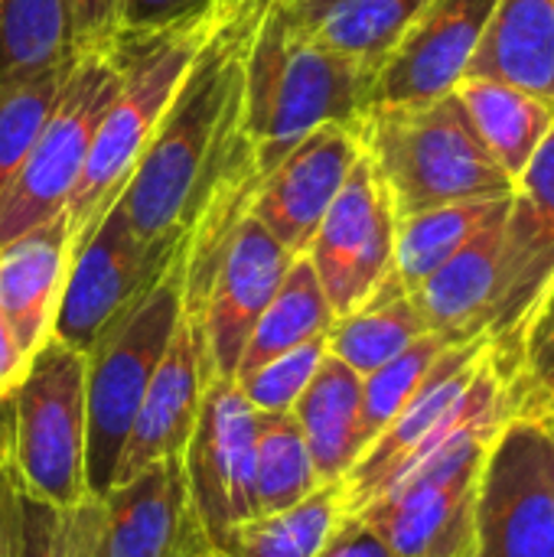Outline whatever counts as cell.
<instances>
[{
  "instance_id": "cell-9",
  "label": "cell",
  "mask_w": 554,
  "mask_h": 557,
  "mask_svg": "<svg viewBox=\"0 0 554 557\" xmlns=\"http://www.w3.org/2000/svg\"><path fill=\"white\" fill-rule=\"evenodd\" d=\"M473 557H554V431L513 414L487 450Z\"/></svg>"
},
{
  "instance_id": "cell-39",
  "label": "cell",
  "mask_w": 554,
  "mask_h": 557,
  "mask_svg": "<svg viewBox=\"0 0 554 557\" xmlns=\"http://www.w3.org/2000/svg\"><path fill=\"white\" fill-rule=\"evenodd\" d=\"M26 362H29V359H26L23 349L16 346V336H13L10 323L3 320V313H0V395L23 375Z\"/></svg>"
},
{
  "instance_id": "cell-15",
  "label": "cell",
  "mask_w": 554,
  "mask_h": 557,
  "mask_svg": "<svg viewBox=\"0 0 554 557\" xmlns=\"http://www.w3.org/2000/svg\"><path fill=\"white\" fill-rule=\"evenodd\" d=\"M359 157V131L323 124L258 180L248 212L287 251L304 255Z\"/></svg>"
},
{
  "instance_id": "cell-19",
  "label": "cell",
  "mask_w": 554,
  "mask_h": 557,
  "mask_svg": "<svg viewBox=\"0 0 554 557\" xmlns=\"http://www.w3.org/2000/svg\"><path fill=\"white\" fill-rule=\"evenodd\" d=\"M202 392H206V379L199 369V349H196L189 323L180 317L173 339L140 398V408L121 447L111 486L127 483L134 473H140L144 467L157 460L183 457L193 437L196 418H199Z\"/></svg>"
},
{
  "instance_id": "cell-8",
  "label": "cell",
  "mask_w": 554,
  "mask_h": 557,
  "mask_svg": "<svg viewBox=\"0 0 554 557\" xmlns=\"http://www.w3.org/2000/svg\"><path fill=\"white\" fill-rule=\"evenodd\" d=\"M294 258V251L245 212L209 268L196 274L183 271V320L193 330L206 382L235 379L245 343Z\"/></svg>"
},
{
  "instance_id": "cell-7",
  "label": "cell",
  "mask_w": 554,
  "mask_h": 557,
  "mask_svg": "<svg viewBox=\"0 0 554 557\" xmlns=\"http://www.w3.org/2000/svg\"><path fill=\"white\" fill-rule=\"evenodd\" d=\"M121 82V49L78 55L59 101L33 140L16 176L0 193V248L29 228L65 215L82 180L95 127Z\"/></svg>"
},
{
  "instance_id": "cell-3",
  "label": "cell",
  "mask_w": 554,
  "mask_h": 557,
  "mask_svg": "<svg viewBox=\"0 0 554 557\" xmlns=\"http://www.w3.org/2000/svg\"><path fill=\"white\" fill-rule=\"evenodd\" d=\"M359 144L398 222L447 202L513 193L509 173L473 131L457 91L431 101L369 104Z\"/></svg>"
},
{
  "instance_id": "cell-2",
  "label": "cell",
  "mask_w": 554,
  "mask_h": 557,
  "mask_svg": "<svg viewBox=\"0 0 554 557\" xmlns=\"http://www.w3.org/2000/svg\"><path fill=\"white\" fill-rule=\"evenodd\" d=\"M372 65L307 39L264 0L245 46L238 117V137L255 176L261 180L323 124L359 131L372 104Z\"/></svg>"
},
{
  "instance_id": "cell-22",
  "label": "cell",
  "mask_w": 554,
  "mask_h": 557,
  "mask_svg": "<svg viewBox=\"0 0 554 557\" xmlns=\"http://www.w3.org/2000/svg\"><path fill=\"white\" fill-rule=\"evenodd\" d=\"M464 75L554 101V0H500Z\"/></svg>"
},
{
  "instance_id": "cell-41",
  "label": "cell",
  "mask_w": 554,
  "mask_h": 557,
  "mask_svg": "<svg viewBox=\"0 0 554 557\" xmlns=\"http://www.w3.org/2000/svg\"><path fill=\"white\" fill-rule=\"evenodd\" d=\"M222 3H235V7H261L264 0H222Z\"/></svg>"
},
{
  "instance_id": "cell-17",
  "label": "cell",
  "mask_w": 554,
  "mask_h": 557,
  "mask_svg": "<svg viewBox=\"0 0 554 557\" xmlns=\"http://www.w3.org/2000/svg\"><path fill=\"white\" fill-rule=\"evenodd\" d=\"M490 352H493V343L487 333L454 343L441 352V359L431 366V372L424 375L411 401L385 424L382 434L369 441L362 457L340 480L346 516L359 512L369 499H376L395 480V473L408 463V457L451 418L457 401L467 395V388L487 366Z\"/></svg>"
},
{
  "instance_id": "cell-14",
  "label": "cell",
  "mask_w": 554,
  "mask_h": 557,
  "mask_svg": "<svg viewBox=\"0 0 554 557\" xmlns=\"http://www.w3.org/2000/svg\"><path fill=\"white\" fill-rule=\"evenodd\" d=\"M554 277V127L535 150L529 166L519 173L509 193L500 245V287L490 317L493 362L513 352L516 333Z\"/></svg>"
},
{
  "instance_id": "cell-20",
  "label": "cell",
  "mask_w": 554,
  "mask_h": 557,
  "mask_svg": "<svg viewBox=\"0 0 554 557\" xmlns=\"http://www.w3.org/2000/svg\"><path fill=\"white\" fill-rule=\"evenodd\" d=\"M72 261L69 219L56 215L0 248V313L29 359L56 326Z\"/></svg>"
},
{
  "instance_id": "cell-10",
  "label": "cell",
  "mask_w": 554,
  "mask_h": 557,
  "mask_svg": "<svg viewBox=\"0 0 554 557\" xmlns=\"http://www.w3.org/2000/svg\"><path fill=\"white\" fill-rule=\"evenodd\" d=\"M180 248L183 242H144L131 228L121 206L111 202V209L91 225V232L78 245H72L52 336L85 356L98 343V336L160 281Z\"/></svg>"
},
{
  "instance_id": "cell-34",
  "label": "cell",
  "mask_w": 554,
  "mask_h": 557,
  "mask_svg": "<svg viewBox=\"0 0 554 557\" xmlns=\"http://www.w3.org/2000/svg\"><path fill=\"white\" fill-rule=\"evenodd\" d=\"M516 414H526L554 375V277L526 313L513 352L500 369Z\"/></svg>"
},
{
  "instance_id": "cell-27",
  "label": "cell",
  "mask_w": 554,
  "mask_h": 557,
  "mask_svg": "<svg viewBox=\"0 0 554 557\" xmlns=\"http://www.w3.org/2000/svg\"><path fill=\"white\" fill-rule=\"evenodd\" d=\"M69 0H0V88L72 65Z\"/></svg>"
},
{
  "instance_id": "cell-21",
  "label": "cell",
  "mask_w": 554,
  "mask_h": 557,
  "mask_svg": "<svg viewBox=\"0 0 554 557\" xmlns=\"http://www.w3.org/2000/svg\"><path fill=\"white\" fill-rule=\"evenodd\" d=\"M503 219L506 209L496 212L487 225H480L467 245H460L438 271H431L411 290V300L418 304L431 333H441L451 343H464L490 330L500 287Z\"/></svg>"
},
{
  "instance_id": "cell-29",
  "label": "cell",
  "mask_w": 554,
  "mask_h": 557,
  "mask_svg": "<svg viewBox=\"0 0 554 557\" xmlns=\"http://www.w3.org/2000/svg\"><path fill=\"white\" fill-rule=\"evenodd\" d=\"M509 206V196L493 199H464L447 202L438 209H424L418 215H408L395 228V274L408 287V294L438 271L460 245L473 238L480 225H487L496 212Z\"/></svg>"
},
{
  "instance_id": "cell-25",
  "label": "cell",
  "mask_w": 554,
  "mask_h": 557,
  "mask_svg": "<svg viewBox=\"0 0 554 557\" xmlns=\"http://www.w3.org/2000/svg\"><path fill=\"white\" fill-rule=\"evenodd\" d=\"M424 333L431 330L418 304L411 300L408 287L398 281L392 268L366 304L333 320L327 333V352L346 362L353 372L369 375L389 359H395L402 349H408L415 339H421Z\"/></svg>"
},
{
  "instance_id": "cell-26",
  "label": "cell",
  "mask_w": 554,
  "mask_h": 557,
  "mask_svg": "<svg viewBox=\"0 0 554 557\" xmlns=\"http://www.w3.org/2000/svg\"><path fill=\"white\" fill-rule=\"evenodd\" d=\"M333 320H336V313L317 281L313 264L307 261V255H297L294 264L287 268L278 294L258 317V323L245 343V352L238 359L235 379L264 366L268 359H274L287 349H297L310 339L327 336Z\"/></svg>"
},
{
  "instance_id": "cell-1",
  "label": "cell",
  "mask_w": 554,
  "mask_h": 557,
  "mask_svg": "<svg viewBox=\"0 0 554 557\" xmlns=\"http://www.w3.org/2000/svg\"><path fill=\"white\" fill-rule=\"evenodd\" d=\"M264 7V3H261ZM261 7L222 3L219 23L114 199L150 245H176L212 196L251 166L238 137L245 46Z\"/></svg>"
},
{
  "instance_id": "cell-28",
  "label": "cell",
  "mask_w": 554,
  "mask_h": 557,
  "mask_svg": "<svg viewBox=\"0 0 554 557\" xmlns=\"http://www.w3.org/2000/svg\"><path fill=\"white\" fill-rule=\"evenodd\" d=\"M346 516L343 486L323 483L291 509L251 516L235 525L219 552L229 557H317Z\"/></svg>"
},
{
  "instance_id": "cell-43",
  "label": "cell",
  "mask_w": 554,
  "mask_h": 557,
  "mask_svg": "<svg viewBox=\"0 0 554 557\" xmlns=\"http://www.w3.org/2000/svg\"><path fill=\"white\" fill-rule=\"evenodd\" d=\"M532 418H535V414H532ZM542 418H545V421H549V428H552V431H554V408H552V411H545V414H542Z\"/></svg>"
},
{
  "instance_id": "cell-30",
  "label": "cell",
  "mask_w": 554,
  "mask_h": 557,
  "mask_svg": "<svg viewBox=\"0 0 554 557\" xmlns=\"http://www.w3.org/2000/svg\"><path fill=\"white\" fill-rule=\"evenodd\" d=\"M0 522L7 557H91V496L52 509L26 496L0 467Z\"/></svg>"
},
{
  "instance_id": "cell-36",
  "label": "cell",
  "mask_w": 554,
  "mask_h": 557,
  "mask_svg": "<svg viewBox=\"0 0 554 557\" xmlns=\"http://www.w3.org/2000/svg\"><path fill=\"white\" fill-rule=\"evenodd\" d=\"M75 55L111 52L124 29V0H69Z\"/></svg>"
},
{
  "instance_id": "cell-12",
  "label": "cell",
  "mask_w": 554,
  "mask_h": 557,
  "mask_svg": "<svg viewBox=\"0 0 554 557\" xmlns=\"http://www.w3.org/2000/svg\"><path fill=\"white\" fill-rule=\"evenodd\" d=\"M212 548L183 457L157 460L91 496V557H199Z\"/></svg>"
},
{
  "instance_id": "cell-38",
  "label": "cell",
  "mask_w": 554,
  "mask_h": 557,
  "mask_svg": "<svg viewBox=\"0 0 554 557\" xmlns=\"http://www.w3.org/2000/svg\"><path fill=\"white\" fill-rule=\"evenodd\" d=\"M317 557H398L382 539L379 532L359 519V516H343L327 545L317 552Z\"/></svg>"
},
{
  "instance_id": "cell-18",
  "label": "cell",
  "mask_w": 554,
  "mask_h": 557,
  "mask_svg": "<svg viewBox=\"0 0 554 557\" xmlns=\"http://www.w3.org/2000/svg\"><path fill=\"white\" fill-rule=\"evenodd\" d=\"M483 463L451 476L392 483L349 516L366 519L398 557H473Z\"/></svg>"
},
{
  "instance_id": "cell-35",
  "label": "cell",
  "mask_w": 554,
  "mask_h": 557,
  "mask_svg": "<svg viewBox=\"0 0 554 557\" xmlns=\"http://www.w3.org/2000/svg\"><path fill=\"white\" fill-rule=\"evenodd\" d=\"M323 356H327V336L274 356L264 366L238 375L235 382L258 414H287V411H294L297 398L310 385Z\"/></svg>"
},
{
  "instance_id": "cell-42",
  "label": "cell",
  "mask_w": 554,
  "mask_h": 557,
  "mask_svg": "<svg viewBox=\"0 0 554 557\" xmlns=\"http://www.w3.org/2000/svg\"><path fill=\"white\" fill-rule=\"evenodd\" d=\"M0 557H7V539H3V522H0Z\"/></svg>"
},
{
  "instance_id": "cell-37",
  "label": "cell",
  "mask_w": 554,
  "mask_h": 557,
  "mask_svg": "<svg viewBox=\"0 0 554 557\" xmlns=\"http://www.w3.org/2000/svg\"><path fill=\"white\" fill-rule=\"evenodd\" d=\"M219 0H124V29L121 36H150L167 26L206 16Z\"/></svg>"
},
{
  "instance_id": "cell-16",
  "label": "cell",
  "mask_w": 554,
  "mask_h": 557,
  "mask_svg": "<svg viewBox=\"0 0 554 557\" xmlns=\"http://www.w3.org/2000/svg\"><path fill=\"white\" fill-rule=\"evenodd\" d=\"M500 0H428L382 59L372 104L431 101L457 88Z\"/></svg>"
},
{
  "instance_id": "cell-44",
  "label": "cell",
  "mask_w": 554,
  "mask_h": 557,
  "mask_svg": "<svg viewBox=\"0 0 554 557\" xmlns=\"http://www.w3.org/2000/svg\"><path fill=\"white\" fill-rule=\"evenodd\" d=\"M199 557H229L225 552H219V548H212V552H206V555H199Z\"/></svg>"
},
{
  "instance_id": "cell-40",
  "label": "cell",
  "mask_w": 554,
  "mask_h": 557,
  "mask_svg": "<svg viewBox=\"0 0 554 557\" xmlns=\"http://www.w3.org/2000/svg\"><path fill=\"white\" fill-rule=\"evenodd\" d=\"M552 408H554V375H552V382L545 385V392L539 395V401H535V405H532L526 414H535V418H542V414H545V411H552Z\"/></svg>"
},
{
  "instance_id": "cell-4",
  "label": "cell",
  "mask_w": 554,
  "mask_h": 557,
  "mask_svg": "<svg viewBox=\"0 0 554 557\" xmlns=\"http://www.w3.org/2000/svg\"><path fill=\"white\" fill-rule=\"evenodd\" d=\"M222 0L212 13L167 26L150 36H121V82L95 127L82 180L65 206L72 245H78L91 225L121 196L134 163L167 114L180 82L186 78L202 42L216 29Z\"/></svg>"
},
{
  "instance_id": "cell-13",
  "label": "cell",
  "mask_w": 554,
  "mask_h": 557,
  "mask_svg": "<svg viewBox=\"0 0 554 557\" xmlns=\"http://www.w3.org/2000/svg\"><path fill=\"white\" fill-rule=\"evenodd\" d=\"M255 428L258 411L235 379L206 382L183 470L199 519L219 548L225 535L255 516Z\"/></svg>"
},
{
  "instance_id": "cell-6",
  "label": "cell",
  "mask_w": 554,
  "mask_h": 557,
  "mask_svg": "<svg viewBox=\"0 0 554 557\" xmlns=\"http://www.w3.org/2000/svg\"><path fill=\"white\" fill-rule=\"evenodd\" d=\"M180 317H183V248L160 274V281L127 313H121L85 352L88 496H104L111 490L121 447L131 434L140 398L173 339Z\"/></svg>"
},
{
  "instance_id": "cell-31",
  "label": "cell",
  "mask_w": 554,
  "mask_h": 557,
  "mask_svg": "<svg viewBox=\"0 0 554 557\" xmlns=\"http://www.w3.org/2000/svg\"><path fill=\"white\" fill-rule=\"evenodd\" d=\"M320 483L294 414H258L255 428V516L281 512L307 499Z\"/></svg>"
},
{
  "instance_id": "cell-33",
  "label": "cell",
  "mask_w": 554,
  "mask_h": 557,
  "mask_svg": "<svg viewBox=\"0 0 554 557\" xmlns=\"http://www.w3.org/2000/svg\"><path fill=\"white\" fill-rule=\"evenodd\" d=\"M72 65L46 72V75L23 82V85L0 88V193L16 176L33 140L39 137L46 117L52 114Z\"/></svg>"
},
{
  "instance_id": "cell-24",
  "label": "cell",
  "mask_w": 554,
  "mask_h": 557,
  "mask_svg": "<svg viewBox=\"0 0 554 557\" xmlns=\"http://www.w3.org/2000/svg\"><path fill=\"white\" fill-rule=\"evenodd\" d=\"M454 91H457L473 131L493 153V160L516 183L519 173L535 157V150L552 134L554 101L539 98L526 88L506 85V82L473 78V75H464Z\"/></svg>"
},
{
  "instance_id": "cell-23",
  "label": "cell",
  "mask_w": 554,
  "mask_h": 557,
  "mask_svg": "<svg viewBox=\"0 0 554 557\" xmlns=\"http://www.w3.org/2000/svg\"><path fill=\"white\" fill-rule=\"evenodd\" d=\"M291 414L307 441L320 483L343 480L366 450L362 375L327 352Z\"/></svg>"
},
{
  "instance_id": "cell-11",
  "label": "cell",
  "mask_w": 554,
  "mask_h": 557,
  "mask_svg": "<svg viewBox=\"0 0 554 557\" xmlns=\"http://www.w3.org/2000/svg\"><path fill=\"white\" fill-rule=\"evenodd\" d=\"M395 228L392 199L362 153L304 251L336 317L353 313L389 277Z\"/></svg>"
},
{
  "instance_id": "cell-5",
  "label": "cell",
  "mask_w": 554,
  "mask_h": 557,
  "mask_svg": "<svg viewBox=\"0 0 554 557\" xmlns=\"http://www.w3.org/2000/svg\"><path fill=\"white\" fill-rule=\"evenodd\" d=\"M85 356L49 336L0 395V467L36 503L72 509L85 483Z\"/></svg>"
},
{
  "instance_id": "cell-32",
  "label": "cell",
  "mask_w": 554,
  "mask_h": 557,
  "mask_svg": "<svg viewBox=\"0 0 554 557\" xmlns=\"http://www.w3.org/2000/svg\"><path fill=\"white\" fill-rule=\"evenodd\" d=\"M447 346H454L447 336L424 333L408 349H402L395 359H389L376 372L362 375V434H366V447L411 401V395L421 388L424 375L431 372V366L441 359V352Z\"/></svg>"
}]
</instances>
